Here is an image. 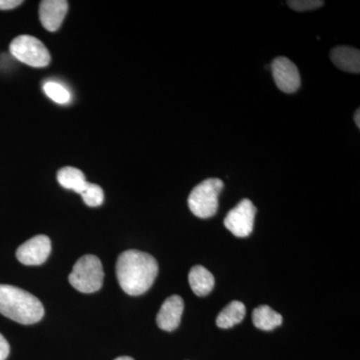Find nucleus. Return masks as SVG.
Wrapping results in <instances>:
<instances>
[{
	"label": "nucleus",
	"mask_w": 360,
	"mask_h": 360,
	"mask_svg": "<svg viewBox=\"0 0 360 360\" xmlns=\"http://www.w3.org/2000/svg\"><path fill=\"white\" fill-rule=\"evenodd\" d=\"M68 11L65 0H44L40 2V22L49 32H56L60 28Z\"/></svg>",
	"instance_id": "nucleus-9"
},
{
	"label": "nucleus",
	"mask_w": 360,
	"mask_h": 360,
	"mask_svg": "<svg viewBox=\"0 0 360 360\" xmlns=\"http://www.w3.org/2000/svg\"><path fill=\"white\" fill-rule=\"evenodd\" d=\"M51 252V241L49 236H33L16 250L18 262L25 265L44 264Z\"/></svg>",
	"instance_id": "nucleus-8"
},
{
	"label": "nucleus",
	"mask_w": 360,
	"mask_h": 360,
	"mask_svg": "<svg viewBox=\"0 0 360 360\" xmlns=\"http://www.w3.org/2000/svg\"><path fill=\"white\" fill-rule=\"evenodd\" d=\"M257 207L250 200H243L227 213L224 225L236 238H248L253 231Z\"/></svg>",
	"instance_id": "nucleus-6"
},
{
	"label": "nucleus",
	"mask_w": 360,
	"mask_h": 360,
	"mask_svg": "<svg viewBox=\"0 0 360 360\" xmlns=\"http://www.w3.org/2000/svg\"><path fill=\"white\" fill-rule=\"evenodd\" d=\"M21 0H0V11H9L22 4Z\"/></svg>",
	"instance_id": "nucleus-20"
},
{
	"label": "nucleus",
	"mask_w": 360,
	"mask_h": 360,
	"mask_svg": "<svg viewBox=\"0 0 360 360\" xmlns=\"http://www.w3.org/2000/svg\"><path fill=\"white\" fill-rule=\"evenodd\" d=\"M330 58L333 65L345 72H360L359 49L350 46H336L330 51Z\"/></svg>",
	"instance_id": "nucleus-11"
},
{
	"label": "nucleus",
	"mask_w": 360,
	"mask_h": 360,
	"mask_svg": "<svg viewBox=\"0 0 360 360\" xmlns=\"http://www.w3.org/2000/svg\"><path fill=\"white\" fill-rule=\"evenodd\" d=\"M288 4L293 11L302 13V11L319 8V7L323 6L324 1L322 0H290V1H288Z\"/></svg>",
	"instance_id": "nucleus-18"
},
{
	"label": "nucleus",
	"mask_w": 360,
	"mask_h": 360,
	"mask_svg": "<svg viewBox=\"0 0 360 360\" xmlns=\"http://www.w3.org/2000/svg\"><path fill=\"white\" fill-rule=\"evenodd\" d=\"M104 272L101 259L96 255L80 257L73 266L68 281L73 288L82 293H94L103 284Z\"/></svg>",
	"instance_id": "nucleus-3"
},
{
	"label": "nucleus",
	"mask_w": 360,
	"mask_h": 360,
	"mask_svg": "<svg viewBox=\"0 0 360 360\" xmlns=\"http://www.w3.org/2000/svg\"><path fill=\"white\" fill-rule=\"evenodd\" d=\"M44 89L46 96L56 103L65 104L70 101V94L68 90L58 82H46L44 85Z\"/></svg>",
	"instance_id": "nucleus-17"
},
{
	"label": "nucleus",
	"mask_w": 360,
	"mask_h": 360,
	"mask_svg": "<svg viewBox=\"0 0 360 360\" xmlns=\"http://www.w3.org/2000/svg\"><path fill=\"white\" fill-rule=\"evenodd\" d=\"M158 264L155 257L142 251H124L116 262V276L120 288L127 295H143L155 283Z\"/></svg>",
	"instance_id": "nucleus-1"
},
{
	"label": "nucleus",
	"mask_w": 360,
	"mask_h": 360,
	"mask_svg": "<svg viewBox=\"0 0 360 360\" xmlns=\"http://www.w3.org/2000/svg\"><path fill=\"white\" fill-rule=\"evenodd\" d=\"M188 281L194 295L198 296L210 295L214 288V276L201 265H195L191 269Z\"/></svg>",
	"instance_id": "nucleus-12"
},
{
	"label": "nucleus",
	"mask_w": 360,
	"mask_h": 360,
	"mask_svg": "<svg viewBox=\"0 0 360 360\" xmlns=\"http://www.w3.org/2000/svg\"><path fill=\"white\" fill-rule=\"evenodd\" d=\"M360 110H359H359H357L356 111H355V113H354V122H355V124H356V127H360Z\"/></svg>",
	"instance_id": "nucleus-21"
},
{
	"label": "nucleus",
	"mask_w": 360,
	"mask_h": 360,
	"mask_svg": "<svg viewBox=\"0 0 360 360\" xmlns=\"http://www.w3.org/2000/svg\"><path fill=\"white\" fill-rule=\"evenodd\" d=\"M13 58L32 68H45L51 63V54L45 45L32 35H20L9 45Z\"/></svg>",
	"instance_id": "nucleus-5"
},
{
	"label": "nucleus",
	"mask_w": 360,
	"mask_h": 360,
	"mask_svg": "<svg viewBox=\"0 0 360 360\" xmlns=\"http://www.w3.org/2000/svg\"><path fill=\"white\" fill-rule=\"evenodd\" d=\"M0 314L21 324H33L41 321L44 307L39 298L32 293L0 284Z\"/></svg>",
	"instance_id": "nucleus-2"
},
{
	"label": "nucleus",
	"mask_w": 360,
	"mask_h": 360,
	"mask_svg": "<svg viewBox=\"0 0 360 360\" xmlns=\"http://www.w3.org/2000/svg\"><path fill=\"white\" fill-rule=\"evenodd\" d=\"M184 309V300L179 295L168 297L161 305L156 316L158 328L165 331H174L179 328Z\"/></svg>",
	"instance_id": "nucleus-10"
},
{
	"label": "nucleus",
	"mask_w": 360,
	"mask_h": 360,
	"mask_svg": "<svg viewBox=\"0 0 360 360\" xmlns=\"http://www.w3.org/2000/svg\"><path fill=\"white\" fill-rule=\"evenodd\" d=\"M58 180L61 186L80 194L84 191L87 182L84 172L78 168L66 167L58 172Z\"/></svg>",
	"instance_id": "nucleus-15"
},
{
	"label": "nucleus",
	"mask_w": 360,
	"mask_h": 360,
	"mask_svg": "<svg viewBox=\"0 0 360 360\" xmlns=\"http://www.w3.org/2000/svg\"><path fill=\"white\" fill-rule=\"evenodd\" d=\"M252 322L255 328L269 331L283 323V316L269 305H260L253 310Z\"/></svg>",
	"instance_id": "nucleus-13"
},
{
	"label": "nucleus",
	"mask_w": 360,
	"mask_h": 360,
	"mask_svg": "<svg viewBox=\"0 0 360 360\" xmlns=\"http://www.w3.org/2000/svg\"><path fill=\"white\" fill-rule=\"evenodd\" d=\"M82 200H84L85 205L90 206V207H96L103 205L104 200V193L103 188L97 184H89L87 182L86 186L82 193Z\"/></svg>",
	"instance_id": "nucleus-16"
},
{
	"label": "nucleus",
	"mask_w": 360,
	"mask_h": 360,
	"mask_svg": "<svg viewBox=\"0 0 360 360\" xmlns=\"http://www.w3.org/2000/svg\"><path fill=\"white\" fill-rule=\"evenodd\" d=\"M271 71L276 86L284 94H295L300 89L302 84L300 71L290 59H274L271 63Z\"/></svg>",
	"instance_id": "nucleus-7"
},
{
	"label": "nucleus",
	"mask_w": 360,
	"mask_h": 360,
	"mask_svg": "<svg viewBox=\"0 0 360 360\" xmlns=\"http://www.w3.org/2000/svg\"><path fill=\"white\" fill-rule=\"evenodd\" d=\"M115 360H134V359H131V357H129V356H120V357H117V359H115Z\"/></svg>",
	"instance_id": "nucleus-22"
},
{
	"label": "nucleus",
	"mask_w": 360,
	"mask_h": 360,
	"mask_svg": "<svg viewBox=\"0 0 360 360\" xmlns=\"http://www.w3.org/2000/svg\"><path fill=\"white\" fill-rule=\"evenodd\" d=\"M245 305L238 300H233L220 312L217 319V326L220 328H231L240 323L245 319Z\"/></svg>",
	"instance_id": "nucleus-14"
},
{
	"label": "nucleus",
	"mask_w": 360,
	"mask_h": 360,
	"mask_svg": "<svg viewBox=\"0 0 360 360\" xmlns=\"http://www.w3.org/2000/svg\"><path fill=\"white\" fill-rule=\"evenodd\" d=\"M11 352V347L4 335L0 333V360H6Z\"/></svg>",
	"instance_id": "nucleus-19"
},
{
	"label": "nucleus",
	"mask_w": 360,
	"mask_h": 360,
	"mask_svg": "<svg viewBox=\"0 0 360 360\" xmlns=\"http://www.w3.org/2000/svg\"><path fill=\"white\" fill-rule=\"evenodd\" d=\"M224 186V182L219 179L203 180L189 194V210L200 219L212 217L219 210V196Z\"/></svg>",
	"instance_id": "nucleus-4"
}]
</instances>
